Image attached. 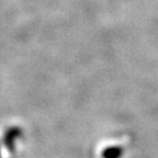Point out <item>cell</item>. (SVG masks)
I'll use <instances>...</instances> for the list:
<instances>
[{
    "label": "cell",
    "instance_id": "1",
    "mask_svg": "<svg viewBox=\"0 0 158 158\" xmlns=\"http://www.w3.org/2000/svg\"><path fill=\"white\" fill-rule=\"evenodd\" d=\"M124 154V149L118 145L108 146L102 151V158H121Z\"/></svg>",
    "mask_w": 158,
    "mask_h": 158
},
{
    "label": "cell",
    "instance_id": "2",
    "mask_svg": "<svg viewBox=\"0 0 158 158\" xmlns=\"http://www.w3.org/2000/svg\"><path fill=\"white\" fill-rule=\"evenodd\" d=\"M22 134V130L20 127H11L9 128L7 132L5 133V144L7 145L8 148H12L13 146V142L17 137L21 136Z\"/></svg>",
    "mask_w": 158,
    "mask_h": 158
}]
</instances>
